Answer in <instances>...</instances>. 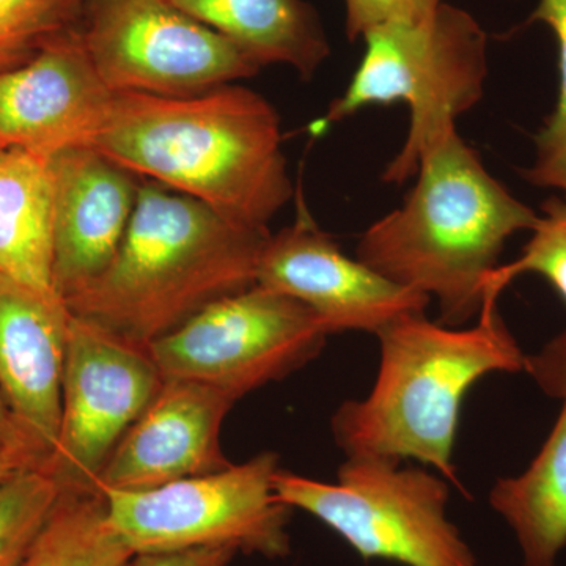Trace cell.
I'll list each match as a JSON object with an SVG mask.
<instances>
[{
    "instance_id": "cell-1",
    "label": "cell",
    "mask_w": 566,
    "mask_h": 566,
    "mask_svg": "<svg viewBox=\"0 0 566 566\" xmlns=\"http://www.w3.org/2000/svg\"><path fill=\"white\" fill-rule=\"evenodd\" d=\"M92 148L256 229L294 196L277 111L237 84L191 96L115 93Z\"/></svg>"
},
{
    "instance_id": "cell-2",
    "label": "cell",
    "mask_w": 566,
    "mask_h": 566,
    "mask_svg": "<svg viewBox=\"0 0 566 566\" xmlns=\"http://www.w3.org/2000/svg\"><path fill=\"white\" fill-rule=\"evenodd\" d=\"M403 205L365 230L359 262L438 301L439 319L463 327L479 316L506 241L534 230L538 214L488 172L457 128L420 156Z\"/></svg>"
},
{
    "instance_id": "cell-3",
    "label": "cell",
    "mask_w": 566,
    "mask_h": 566,
    "mask_svg": "<svg viewBox=\"0 0 566 566\" xmlns=\"http://www.w3.org/2000/svg\"><path fill=\"white\" fill-rule=\"evenodd\" d=\"M268 229L230 221L156 181L140 182L114 262L65 300L81 316L150 345L230 294L256 285Z\"/></svg>"
},
{
    "instance_id": "cell-4",
    "label": "cell",
    "mask_w": 566,
    "mask_h": 566,
    "mask_svg": "<svg viewBox=\"0 0 566 566\" xmlns=\"http://www.w3.org/2000/svg\"><path fill=\"white\" fill-rule=\"evenodd\" d=\"M501 294L488 285L472 327L417 314L376 335L381 359L375 386L364 400L345 401L331 422L346 457L412 458L457 482L453 453L465 395L494 371L526 370L527 356L499 314Z\"/></svg>"
},
{
    "instance_id": "cell-5",
    "label": "cell",
    "mask_w": 566,
    "mask_h": 566,
    "mask_svg": "<svg viewBox=\"0 0 566 566\" xmlns=\"http://www.w3.org/2000/svg\"><path fill=\"white\" fill-rule=\"evenodd\" d=\"M363 40L352 82L312 132L322 134L364 107L405 103L411 112L408 137L382 174V181L401 185L416 177L422 153L482 99L486 32L471 13L444 2L427 20L381 25Z\"/></svg>"
},
{
    "instance_id": "cell-6",
    "label": "cell",
    "mask_w": 566,
    "mask_h": 566,
    "mask_svg": "<svg viewBox=\"0 0 566 566\" xmlns=\"http://www.w3.org/2000/svg\"><path fill=\"white\" fill-rule=\"evenodd\" d=\"M274 491L283 504L311 513L365 560L406 566H480L447 517L449 486L424 469L382 457H346L337 483L279 469Z\"/></svg>"
},
{
    "instance_id": "cell-7",
    "label": "cell",
    "mask_w": 566,
    "mask_h": 566,
    "mask_svg": "<svg viewBox=\"0 0 566 566\" xmlns=\"http://www.w3.org/2000/svg\"><path fill=\"white\" fill-rule=\"evenodd\" d=\"M279 457L260 453L243 464L145 491H107L109 520L134 554L193 547L282 558L290 554L292 506L274 491Z\"/></svg>"
},
{
    "instance_id": "cell-8",
    "label": "cell",
    "mask_w": 566,
    "mask_h": 566,
    "mask_svg": "<svg viewBox=\"0 0 566 566\" xmlns=\"http://www.w3.org/2000/svg\"><path fill=\"white\" fill-rule=\"evenodd\" d=\"M329 335L307 305L253 285L208 305L150 352L164 379L202 382L240 400L301 370Z\"/></svg>"
},
{
    "instance_id": "cell-9",
    "label": "cell",
    "mask_w": 566,
    "mask_h": 566,
    "mask_svg": "<svg viewBox=\"0 0 566 566\" xmlns=\"http://www.w3.org/2000/svg\"><path fill=\"white\" fill-rule=\"evenodd\" d=\"M82 44L115 93L191 96L262 70L167 0H85Z\"/></svg>"
},
{
    "instance_id": "cell-10",
    "label": "cell",
    "mask_w": 566,
    "mask_h": 566,
    "mask_svg": "<svg viewBox=\"0 0 566 566\" xmlns=\"http://www.w3.org/2000/svg\"><path fill=\"white\" fill-rule=\"evenodd\" d=\"M163 382L150 345L71 314L61 431L46 460L65 490H98L115 447Z\"/></svg>"
},
{
    "instance_id": "cell-11",
    "label": "cell",
    "mask_w": 566,
    "mask_h": 566,
    "mask_svg": "<svg viewBox=\"0 0 566 566\" xmlns=\"http://www.w3.org/2000/svg\"><path fill=\"white\" fill-rule=\"evenodd\" d=\"M256 285L307 305L329 334L360 331L378 335L398 319L424 314L431 303L427 294L397 285L349 259L319 229L301 199L292 226L266 241Z\"/></svg>"
},
{
    "instance_id": "cell-12",
    "label": "cell",
    "mask_w": 566,
    "mask_h": 566,
    "mask_svg": "<svg viewBox=\"0 0 566 566\" xmlns=\"http://www.w3.org/2000/svg\"><path fill=\"white\" fill-rule=\"evenodd\" d=\"M114 96L88 59L80 31L59 36L24 66L0 73V148L44 158L92 148Z\"/></svg>"
},
{
    "instance_id": "cell-13",
    "label": "cell",
    "mask_w": 566,
    "mask_h": 566,
    "mask_svg": "<svg viewBox=\"0 0 566 566\" xmlns=\"http://www.w3.org/2000/svg\"><path fill=\"white\" fill-rule=\"evenodd\" d=\"M237 401L202 382L164 379L155 400L115 447L96 488L102 493L153 490L229 468L221 430Z\"/></svg>"
},
{
    "instance_id": "cell-14",
    "label": "cell",
    "mask_w": 566,
    "mask_h": 566,
    "mask_svg": "<svg viewBox=\"0 0 566 566\" xmlns=\"http://www.w3.org/2000/svg\"><path fill=\"white\" fill-rule=\"evenodd\" d=\"M54 290L63 303L111 266L132 222L140 181L95 148L51 158Z\"/></svg>"
},
{
    "instance_id": "cell-15",
    "label": "cell",
    "mask_w": 566,
    "mask_h": 566,
    "mask_svg": "<svg viewBox=\"0 0 566 566\" xmlns=\"http://www.w3.org/2000/svg\"><path fill=\"white\" fill-rule=\"evenodd\" d=\"M70 319L57 294L0 274V394L44 460L61 431Z\"/></svg>"
},
{
    "instance_id": "cell-16",
    "label": "cell",
    "mask_w": 566,
    "mask_h": 566,
    "mask_svg": "<svg viewBox=\"0 0 566 566\" xmlns=\"http://www.w3.org/2000/svg\"><path fill=\"white\" fill-rule=\"evenodd\" d=\"M526 370L546 394L560 398V416L527 471L501 479L490 505L515 532L524 566H556L566 546V331L527 357Z\"/></svg>"
},
{
    "instance_id": "cell-17",
    "label": "cell",
    "mask_w": 566,
    "mask_h": 566,
    "mask_svg": "<svg viewBox=\"0 0 566 566\" xmlns=\"http://www.w3.org/2000/svg\"><path fill=\"white\" fill-rule=\"evenodd\" d=\"M232 41L260 66L285 65L308 81L331 55L315 7L305 0H167Z\"/></svg>"
},
{
    "instance_id": "cell-18",
    "label": "cell",
    "mask_w": 566,
    "mask_h": 566,
    "mask_svg": "<svg viewBox=\"0 0 566 566\" xmlns=\"http://www.w3.org/2000/svg\"><path fill=\"white\" fill-rule=\"evenodd\" d=\"M0 274L57 294L51 158L22 148H0Z\"/></svg>"
},
{
    "instance_id": "cell-19",
    "label": "cell",
    "mask_w": 566,
    "mask_h": 566,
    "mask_svg": "<svg viewBox=\"0 0 566 566\" xmlns=\"http://www.w3.org/2000/svg\"><path fill=\"white\" fill-rule=\"evenodd\" d=\"M136 554L112 527L106 495L65 490L18 566H132Z\"/></svg>"
},
{
    "instance_id": "cell-20",
    "label": "cell",
    "mask_w": 566,
    "mask_h": 566,
    "mask_svg": "<svg viewBox=\"0 0 566 566\" xmlns=\"http://www.w3.org/2000/svg\"><path fill=\"white\" fill-rule=\"evenodd\" d=\"M63 486L50 465H28L0 482V566H18L50 520Z\"/></svg>"
},
{
    "instance_id": "cell-21",
    "label": "cell",
    "mask_w": 566,
    "mask_h": 566,
    "mask_svg": "<svg viewBox=\"0 0 566 566\" xmlns=\"http://www.w3.org/2000/svg\"><path fill=\"white\" fill-rule=\"evenodd\" d=\"M85 0H0V73L36 57L52 40L80 31Z\"/></svg>"
},
{
    "instance_id": "cell-22",
    "label": "cell",
    "mask_w": 566,
    "mask_h": 566,
    "mask_svg": "<svg viewBox=\"0 0 566 566\" xmlns=\"http://www.w3.org/2000/svg\"><path fill=\"white\" fill-rule=\"evenodd\" d=\"M532 22H543L556 35L560 88L556 109L535 136L536 159L524 177L538 188L558 189L566 200V0H538Z\"/></svg>"
},
{
    "instance_id": "cell-23",
    "label": "cell",
    "mask_w": 566,
    "mask_h": 566,
    "mask_svg": "<svg viewBox=\"0 0 566 566\" xmlns=\"http://www.w3.org/2000/svg\"><path fill=\"white\" fill-rule=\"evenodd\" d=\"M542 211L520 259L501 264L488 285L504 292L520 275L538 274L553 285L566 304V200L551 197L542 205Z\"/></svg>"
},
{
    "instance_id": "cell-24",
    "label": "cell",
    "mask_w": 566,
    "mask_h": 566,
    "mask_svg": "<svg viewBox=\"0 0 566 566\" xmlns=\"http://www.w3.org/2000/svg\"><path fill=\"white\" fill-rule=\"evenodd\" d=\"M442 3L444 0H345L346 36L357 41L381 25L427 20Z\"/></svg>"
},
{
    "instance_id": "cell-25",
    "label": "cell",
    "mask_w": 566,
    "mask_h": 566,
    "mask_svg": "<svg viewBox=\"0 0 566 566\" xmlns=\"http://www.w3.org/2000/svg\"><path fill=\"white\" fill-rule=\"evenodd\" d=\"M237 554L232 547H193L175 553L137 554L132 566H229Z\"/></svg>"
},
{
    "instance_id": "cell-26",
    "label": "cell",
    "mask_w": 566,
    "mask_h": 566,
    "mask_svg": "<svg viewBox=\"0 0 566 566\" xmlns=\"http://www.w3.org/2000/svg\"><path fill=\"white\" fill-rule=\"evenodd\" d=\"M0 444L14 447V449L28 450V452L35 453V455H39L44 460V457L41 455L39 450H36V447L32 444L28 434L22 431L20 423L14 420L9 405H7L6 398L2 397V394H0Z\"/></svg>"
},
{
    "instance_id": "cell-27",
    "label": "cell",
    "mask_w": 566,
    "mask_h": 566,
    "mask_svg": "<svg viewBox=\"0 0 566 566\" xmlns=\"http://www.w3.org/2000/svg\"><path fill=\"white\" fill-rule=\"evenodd\" d=\"M44 463L43 458L28 450L14 449V447L0 444V482L9 479L14 472L28 465Z\"/></svg>"
}]
</instances>
